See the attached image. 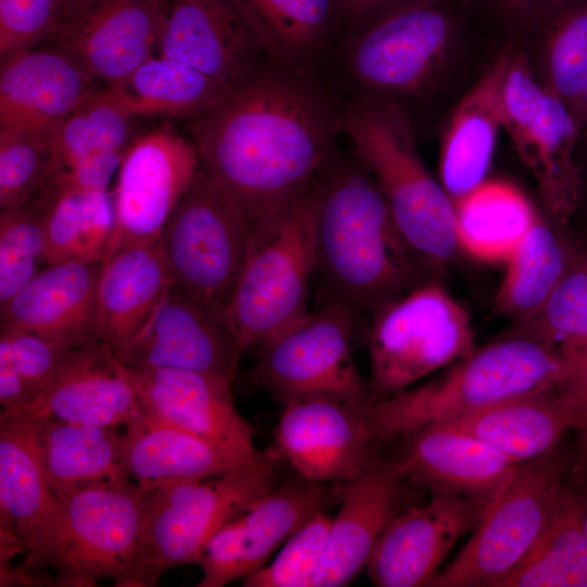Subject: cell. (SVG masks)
<instances>
[{
	"mask_svg": "<svg viewBox=\"0 0 587 587\" xmlns=\"http://www.w3.org/2000/svg\"><path fill=\"white\" fill-rule=\"evenodd\" d=\"M342 103L312 75L267 57L188 122L200 166L252 238L314 183L335 154Z\"/></svg>",
	"mask_w": 587,
	"mask_h": 587,
	"instance_id": "6da1fadb",
	"label": "cell"
},
{
	"mask_svg": "<svg viewBox=\"0 0 587 587\" xmlns=\"http://www.w3.org/2000/svg\"><path fill=\"white\" fill-rule=\"evenodd\" d=\"M311 199L324 299L363 317L428 280L378 185L353 154H334L312 184Z\"/></svg>",
	"mask_w": 587,
	"mask_h": 587,
	"instance_id": "7a4b0ae2",
	"label": "cell"
},
{
	"mask_svg": "<svg viewBox=\"0 0 587 587\" xmlns=\"http://www.w3.org/2000/svg\"><path fill=\"white\" fill-rule=\"evenodd\" d=\"M413 124L400 104L352 95L342 103L341 133L354 158L378 185L402 237L426 271L459 249L454 202L426 167Z\"/></svg>",
	"mask_w": 587,
	"mask_h": 587,
	"instance_id": "3957f363",
	"label": "cell"
},
{
	"mask_svg": "<svg viewBox=\"0 0 587 587\" xmlns=\"http://www.w3.org/2000/svg\"><path fill=\"white\" fill-rule=\"evenodd\" d=\"M566 372V360L555 347L519 329L475 348L432 382L371 402L366 413L380 447L429 424L560 388Z\"/></svg>",
	"mask_w": 587,
	"mask_h": 587,
	"instance_id": "277c9868",
	"label": "cell"
},
{
	"mask_svg": "<svg viewBox=\"0 0 587 587\" xmlns=\"http://www.w3.org/2000/svg\"><path fill=\"white\" fill-rule=\"evenodd\" d=\"M480 11L479 0H405L379 15L341 47L352 93L403 108L405 100L425 96Z\"/></svg>",
	"mask_w": 587,
	"mask_h": 587,
	"instance_id": "5b68a950",
	"label": "cell"
},
{
	"mask_svg": "<svg viewBox=\"0 0 587 587\" xmlns=\"http://www.w3.org/2000/svg\"><path fill=\"white\" fill-rule=\"evenodd\" d=\"M55 500L36 553L17 570L38 585L50 583L48 574L57 586H95L103 578L134 586L145 491L132 482L104 483Z\"/></svg>",
	"mask_w": 587,
	"mask_h": 587,
	"instance_id": "8992f818",
	"label": "cell"
},
{
	"mask_svg": "<svg viewBox=\"0 0 587 587\" xmlns=\"http://www.w3.org/2000/svg\"><path fill=\"white\" fill-rule=\"evenodd\" d=\"M275 455L263 452L257 462L221 475L178 479L143 490L134 586H155L165 571L195 564L217 530L277 484Z\"/></svg>",
	"mask_w": 587,
	"mask_h": 587,
	"instance_id": "52a82bcc",
	"label": "cell"
},
{
	"mask_svg": "<svg viewBox=\"0 0 587 587\" xmlns=\"http://www.w3.org/2000/svg\"><path fill=\"white\" fill-rule=\"evenodd\" d=\"M574 467V453L563 444L519 464L471 538L428 586L492 587L525 557L553 515L576 494Z\"/></svg>",
	"mask_w": 587,
	"mask_h": 587,
	"instance_id": "ba28073f",
	"label": "cell"
},
{
	"mask_svg": "<svg viewBox=\"0 0 587 587\" xmlns=\"http://www.w3.org/2000/svg\"><path fill=\"white\" fill-rule=\"evenodd\" d=\"M369 316L372 402L410 388L475 349L466 310L434 280L414 286Z\"/></svg>",
	"mask_w": 587,
	"mask_h": 587,
	"instance_id": "9c48e42d",
	"label": "cell"
},
{
	"mask_svg": "<svg viewBox=\"0 0 587 587\" xmlns=\"http://www.w3.org/2000/svg\"><path fill=\"white\" fill-rule=\"evenodd\" d=\"M311 187L252 246L227 308L242 351L298 323L315 272Z\"/></svg>",
	"mask_w": 587,
	"mask_h": 587,
	"instance_id": "30bf717a",
	"label": "cell"
},
{
	"mask_svg": "<svg viewBox=\"0 0 587 587\" xmlns=\"http://www.w3.org/2000/svg\"><path fill=\"white\" fill-rule=\"evenodd\" d=\"M361 320L348 307L324 299L319 311L257 349L253 383L282 405L310 398L371 403L369 383L351 352Z\"/></svg>",
	"mask_w": 587,
	"mask_h": 587,
	"instance_id": "8fae6325",
	"label": "cell"
},
{
	"mask_svg": "<svg viewBox=\"0 0 587 587\" xmlns=\"http://www.w3.org/2000/svg\"><path fill=\"white\" fill-rule=\"evenodd\" d=\"M172 286L227 314L252 235L221 187L199 166L159 239Z\"/></svg>",
	"mask_w": 587,
	"mask_h": 587,
	"instance_id": "7c38bea8",
	"label": "cell"
},
{
	"mask_svg": "<svg viewBox=\"0 0 587 587\" xmlns=\"http://www.w3.org/2000/svg\"><path fill=\"white\" fill-rule=\"evenodd\" d=\"M503 130L530 172L545 208L566 225L582 201V135L571 109L539 82L529 59L514 50L503 93Z\"/></svg>",
	"mask_w": 587,
	"mask_h": 587,
	"instance_id": "4fadbf2b",
	"label": "cell"
},
{
	"mask_svg": "<svg viewBox=\"0 0 587 587\" xmlns=\"http://www.w3.org/2000/svg\"><path fill=\"white\" fill-rule=\"evenodd\" d=\"M199 166L192 141L173 129L135 137L117 171L114 225L104 259L127 246L158 241Z\"/></svg>",
	"mask_w": 587,
	"mask_h": 587,
	"instance_id": "5bb4252c",
	"label": "cell"
},
{
	"mask_svg": "<svg viewBox=\"0 0 587 587\" xmlns=\"http://www.w3.org/2000/svg\"><path fill=\"white\" fill-rule=\"evenodd\" d=\"M333 497L326 484L297 477L276 484L208 541L196 563L198 587H224L266 564L275 549Z\"/></svg>",
	"mask_w": 587,
	"mask_h": 587,
	"instance_id": "9a60e30c",
	"label": "cell"
},
{
	"mask_svg": "<svg viewBox=\"0 0 587 587\" xmlns=\"http://www.w3.org/2000/svg\"><path fill=\"white\" fill-rule=\"evenodd\" d=\"M366 407L333 398L283 405L274 453L303 478L347 484L378 454Z\"/></svg>",
	"mask_w": 587,
	"mask_h": 587,
	"instance_id": "2e32d148",
	"label": "cell"
},
{
	"mask_svg": "<svg viewBox=\"0 0 587 587\" xmlns=\"http://www.w3.org/2000/svg\"><path fill=\"white\" fill-rule=\"evenodd\" d=\"M170 0H85L50 39L95 80L114 84L152 57Z\"/></svg>",
	"mask_w": 587,
	"mask_h": 587,
	"instance_id": "e0dca14e",
	"label": "cell"
},
{
	"mask_svg": "<svg viewBox=\"0 0 587 587\" xmlns=\"http://www.w3.org/2000/svg\"><path fill=\"white\" fill-rule=\"evenodd\" d=\"M242 353L226 313L172 286L117 359L130 367L191 371L233 382Z\"/></svg>",
	"mask_w": 587,
	"mask_h": 587,
	"instance_id": "ac0fdd59",
	"label": "cell"
},
{
	"mask_svg": "<svg viewBox=\"0 0 587 587\" xmlns=\"http://www.w3.org/2000/svg\"><path fill=\"white\" fill-rule=\"evenodd\" d=\"M160 55L201 71L226 91L272 55L235 0H170Z\"/></svg>",
	"mask_w": 587,
	"mask_h": 587,
	"instance_id": "d6986e66",
	"label": "cell"
},
{
	"mask_svg": "<svg viewBox=\"0 0 587 587\" xmlns=\"http://www.w3.org/2000/svg\"><path fill=\"white\" fill-rule=\"evenodd\" d=\"M124 366L146 411L204 438L243 464L261 458L253 429L234 402L232 380L191 371Z\"/></svg>",
	"mask_w": 587,
	"mask_h": 587,
	"instance_id": "ffe728a7",
	"label": "cell"
},
{
	"mask_svg": "<svg viewBox=\"0 0 587 587\" xmlns=\"http://www.w3.org/2000/svg\"><path fill=\"white\" fill-rule=\"evenodd\" d=\"M486 509L452 494L402 509L387 525L365 566L377 587L428 586L455 542Z\"/></svg>",
	"mask_w": 587,
	"mask_h": 587,
	"instance_id": "44dd1931",
	"label": "cell"
},
{
	"mask_svg": "<svg viewBox=\"0 0 587 587\" xmlns=\"http://www.w3.org/2000/svg\"><path fill=\"white\" fill-rule=\"evenodd\" d=\"M142 411L124 364L105 346L90 340L70 350L30 400L1 413L121 427Z\"/></svg>",
	"mask_w": 587,
	"mask_h": 587,
	"instance_id": "7402d4cb",
	"label": "cell"
},
{
	"mask_svg": "<svg viewBox=\"0 0 587 587\" xmlns=\"http://www.w3.org/2000/svg\"><path fill=\"white\" fill-rule=\"evenodd\" d=\"M402 440L400 452L391 460L407 480L430 494L464 497L486 510L521 464L446 423L426 425Z\"/></svg>",
	"mask_w": 587,
	"mask_h": 587,
	"instance_id": "603a6c76",
	"label": "cell"
},
{
	"mask_svg": "<svg viewBox=\"0 0 587 587\" xmlns=\"http://www.w3.org/2000/svg\"><path fill=\"white\" fill-rule=\"evenodd\" d=\"M95 82L57 48L21 49L1 58L0 132L51 138L60 121L95 96Z\"/></svg>",
	"mask_w": 587,
	"mask_h": 587,
	"instance_id": "cb8c5ba5",
	"label": "cell"
},
{
	"mask_svg": "<svg viewBox=\"0 0 587 587\" xmlns=\"http://www.w3.org/2000/svg\"><path fill=\"white\" fill-rule=\"evenodd\" d=\"M405 482L392 460L377 454L345 484L313 587L346 586L365 569L383 532L402 510Z\"/></svg>",
	"mask_w": 587,
	"mask_h": 587,
	"instance_id": "d4e9b609",
	"label": "cell"
},
{
	"mask_svg": "<svg viewBox=\"0 0 587 587\" xmlns=\"http://www.w3.org/2000/svg\"><path fill=\"white\" fill-rule=\"evenodd\" d=\"M171 287L159 240L111 253L96 287L92 339L117 357L143 330Z\"/></svg>",
	"mask_w": 587,
	"mask_h": 587,
	"instance_id": "484cf974",
	"label": "cell"
},
{
	"mask_svg": "<svg viewBox=\"0 0 587 587\" xmlns=\"http://www.w3.org/2000/svg\"><path fill=\"white\" fill-rule=\"evenodd\" d=\"M514 48L507 45L451 112L440 141L438 180L457 202L485 180L503 129L502 93Z\"/></svg>",
	"mask_w": 587,
	"mask_h": 587,
	"instance_id": "4316f807",
	"label": "cell"
},
{
	"mask_svg": "<svg viewBox=\"0 0 587 587\" xmlns=\"http://www.w3.org/2000/svg\"><path fill=\"white\" fill-rule=\"evenodd\" d=\"M103 260L46 265L0 305V328L34 332L70 347L93 340L95 292Z\"/></svg>",
	"mask_w": 587,
	"mask_h": 587,
	"instance_id": "83f0119b",
	"label": "cell"
},
{
	"mask_svg": "<svg viewBox=\"0 0 587 587\" xmlns=\"http://www.w3.org/2000/svg\"><path fill=\"white\" fill-rule=\"evenodd\" d=\"M55 507L34 420L24 413H0V536L22 548L18 565L33 559Z\"/></svg>",
	"mask_w": 587,
	"mask_h": 587,
	"instance_id": "f1b7e54d",
	"label": "cell"
},
{
	"mask_svg": "<svg viewBox=\"0 0 587 587\" xmlns=\"http://www.w3.org/2000/svg\"><path fill=\"white\" fill-rule=\"evenodd\" d=\"M460 428L523 463L554 450L571 430H584L582 417L555 388L501 401L439 422Z\"/></svg>",
	"mask_w": 587,
	"mask_h": 587,
	"instance_id": "f546056e",
	"label": "cell"
},
{
	"mask_svg": "<svg viewBox=\"0 0 587 587\" xmlns=\"http://www.w3.org/2000/svg\"><path fill=\"white\" fill-rule=\"evenodd\" d=\"M124 428V461L130 478L142 490L178 479L212 477L249 465L145 409Z\"/></svg>",
	"mask_w": 587,
	"mask_h": 587,
	"instance_id": "4dcf8cb0",
	"label": "cell"
},
{
	"mask_svg": "<svg viewBox=\"0 0 587 587\" xmlns=\"http://www.w3.org/2000/svg\"><path fill=\"white\" fill-rule=\"evenodd\" d=\"M30 417L48 485L55 499L97 484L132 482L123 454L124 432L120 426Z\"/></svg>",
	"mask_w": 587,
	"mask_h": 587,
	"instance_id": "1f68e13d",
	"label": "cell"
},
{
	"mask_svg": "<svg viewBox=\"0 0 587 587\" xmlns=\"http://www.w3.org/2000/svg\"><path fill=\"white\" fill-rule=\"evenodd\" d=\"M101 92L133 117L161 115L190 121L215 105L226 90L196 67L160 55Z\"/></svg>",
	"mask_w": 587,
	"mask_h": 587,
	"instance_id": "d6a6232c",
	"label": "cell"
},
{
	"mask_svg": "<svg viewBox=\"0 0 587 587\" xmlns=\"http://www.w3.org/2000/svg\"><path fill=\"white\" fill-rule=\"evenodd\" d=\"M42 216L46 265L103 260L113 232L112 195L42 185L29 202Z\"/></svg>",
	"mask_w": 587,
	"mask_h": 587,
	"instance_id": "836d02e7",
	"label": "cell"
},
{
	"mask_svg": "<svg viewBox=\"0 0 587 587\" xmlns=\"http://www.w3.org/2000/svg\"><path fill=\"white\" fill-rule=\"evenodd\" d=\"M460 250L487 262H505L538 216L512 184L487 179L454 202Z\"/></svg>",
	"mask_w": 587,
	"mask_h": 587,
	"instance_id": "e575fe53",
	"label": "cell"
},
{
	"mask_svg": "<svg viewBox=\"0 0 587 587\" xmlns=\"http://www.w3.org/2000/svg\"><path fill=\"white\" fill-rule=\"evenodd\" d=\"M574 252L555 226L538 217L504 262L496 311L521 323L533 319L564 276Z\"/></svg>",
	"mask_w": 587,
	"mask_h": 587,
	"instance_id": "d590c367",
	"label": "cell"
},
{
	"mask_svg": "<svg viewBox=\"0 0 587 587\" xmlns=\"http://www.w3.org/2000/svg\"><path fill=\"white\" fill-rule=\"evenodd\" d=\"M585 498L574 494L525 557L492 587H587Z\"/></svg>",
	"mask_w": 587,
	"mask_h": 587,
	"instance_id": "8d00e7d4",
	"label": "cell"
},
{
	"mask_svg": "<svg viewBox=\"0 0 587 587\" xmlns=\"http://www.w3.org/2000/svg\"><path fill=\"white\" fill-rule=\"evenodd\" d=\"M267 51L312 76L326 52L333 0H235ZM316 77V76H315Z\"/></svg>",
	"mask_w": 587,
	"mask_h": 587,
	"instance_id": "74e56055",
	"label": "cell"
},
{
	"mask_svg": "<svg viewBox=\"0 0 587 587\" xmlns=\"http://www.w3.org/2000/svg\"><path fill=\"white\" fill-rule=\"evenodd\" d=\"M524 36L539 47V82L572 111L587 89V0L562 1Z\"/></svg>",
	"mask_w": 587,
	"mask_h": 587,
	"instance_id": "f35d334b",
	"label": "cell"
},
{
	"mask_svg": "<svg viewBox=\"0 0 587 587\" xmlns=\"http://www.w3.org/2000/svg\"><path fill=\"white\" fill-rule=\"evenodd\" d=\"M133 121L98 90L54 126L48 173L92 153L126 150L134 140Z\"/></svg>",
	"mask_w": 587,
	"mask_h": 587,
	"instance_id": "ab89813d",
	"label": "cell"
},
{
	"mask_svg": "<svg viewBox=\"0 0 587 587\" xmlns=\"http://www.w3.org/2000/svg\"><path fill=\"white\" fill-rule=\"evenodd\" d=\"M530 333L561 353L587 341V252H574L572 261L544 307L522 323Z\"/></svg>",
	"mask_w": 587,
	"mask_h": 587,
	"instance_id": "60d3db41",
	"label": "cell"
},
{
	"mask_svg": "<svg viewBox=\"0 0 587 587\" xmlns=\"http://www.w3.org/2000/svg\"><path fill=\"white\" fill-rule=\"evenodd\" d=\"M45 234L41 213L30 203L0 213V305L41 270Z\"/></svg>",
	"mask_w": 587,
	"mask_h": 587,
	"instance_id": "b9f144b4",
	"label": "cell"
},
{
	"mask_svg": "<svg viewBox=\"0 0 587 587\" xmlns=\"http://www.w3.org/2000/svg\"><path fill=\"white\" fill-rule=\"evenodd\" d=\"M332 517L321 511L284 544L267 564L243 578L245 587H313L323 559Z\"/></svg>",
	"mask_w": 587,
	"mask_h": 587,
	"instance_id": "7bdbcfd3",
	"label": "cell"
},
{
	"mask_svg": "<svg viewBox=\"0 0 587 587\" xmlns=\"http://www.w3.org/2000/svg\"><path fill=\"white\" fill-rule=\"evenodd\" d=\"M50 137L0 132V208L17 210L30 202L50 166Z\"/></svg>",
	"mask_w": 587,
	"mask_h": 587,
	"instance_id": "ee69618b",
	"label": "cell"
},
{
	"mask_svg": "<svg viewBox=\"0 0 587 587\" xmlns=\"http://www.w3.org/2000/svg\"><path fill=\"white\" fill-rule=\"evenodd\" d=\"M73 348L34 332L0 329V353L10 359L33 397L52 377Z\"/></svg>",
	"mask_w": 587,
	"mask_h": 587,
	"instance_id": "f6af8a7d",
	"label": "cell"
},
{
	"mask_svg": "<svg viewBox=\"0 0 587 587\" xmlns=\"http://www.w3.org/2000/svg\"><path fill=\"white\" fill-rule=\"evenodd\" d=\"M58 22L57 0H0L1 58L49 40Z\"/></svg>",
	"mask_w": 587,
	"mask_h": 587,
	"instance_id": "bcb514c9",
	"label": "cell"
},
{
	"mask_svg": "<svg viewBox=\"0 0 587 587\" xmlns=\"http://www.w3.org/2000/svg\"><path fill=\"white\" fill-rule=\"evenodd\" d=\"M126 150L92 153L50 171L42 185L83 191H107ZM41 185V186H42Z\"/></svg>",
	"mask_w": 587,
	"mask_h": 587,
	"instance_id": "7dc6e473",
	"label": "cell"
},
{
	"mask_svg": "<svg viewBox=\"0 0 587 587\" xmlns=\"http://www.w3.org/2000/svg\"><path fill=\"white\" fill-rule=\"evenodd\" d=\"M564 0H479L484 13L508 32L524 36Z\"/></svg>",
	"mask_w": 587,
	"mask_h": 587,
	"instance_id": "c3c4849f",
	"label": "cell"
},
{
	"mask_svg": "<svg viewBox=\"0 0 587 587\" xmlns=\"http://www.w3.org/2000/svg\"><path fill=\"white\" fill-rule=\"evenodd\" d=\"M567 372L560 390L573 403L587 430V341L562 353Z\"/></svg>",
	"mask_w": 587,
	"mask_h": 587,
	"instance_id": "681fc988",
	"label": "cell"
},
{
	"mask_svg": "<svg viewBox=\"0 0 587 587\" xmlns=\"http://www.w3.org/2000/svg\"><path fill=\"white\" fill-rule=\"evenodd\" d=\"M405 0H336L342 12L361 27Z\"/></svg>",
	"mask_w": 587,
	"mask_h": 587,
	"instance_id": "f907efd6",
	"label": "cell"
},
{
	"mask_svg": "<svg viewBox=\"0 0 587 587\" xmlns=\"http://www.w3.org/2000/svg\"><path fill=\"white\" fill-rule=\"evenodd\" d=\"M572 112L578 124L582 138L587 136V89L576 102L572 109Z\"/></svg>",
	"mask_w": 587,
	"mask_h": 587,
	"instance_id": "816d5d0a",
	"label": "cell"
},
{
	"mask_svg": "<svg viewBox=\"0 0 587 587\" xmlns=\"http://www.w3.org/2000/svg\"><path fill=\"white\" fill-rule=\"evenodd\" d=\"M83 1L85 0H57L58 10H59V21Z\"/></svg>",
	"mask_w": 587,
	"mask_h": 587,
	"instance_id": "f5cc1de1",
	"label": "cell"
},
{
	"mask_svg": "<svg viewBox=\"0 0 587 587\" xmlns=\"http://www.w3.org/2000/svg\"><path fill=\"white\" fill-rule=\"evenodd\" d=\"M580 142L585 143L584 163L579 161L580 167H582V180H583L582 198H583V196H587V136L583 137Z\"/></svg>",
	"mask_w": 587,
	"mask_h": 587,
	"instance_id": "db71d44e",
	"label": "cell"
},
{
	"mask_svg": "<svg viewBox=\"0 0 587 587\" xmlns=\"http://www.w3.org/2000/svg\"><path fill=\"white\" fill-rule=\"evenodd\" d=\"M584 528L587 537V497L585 498Z\"/></svg>",
	"mask_w": 587,
	"mask_h": 587,
	"instance_id": "11a10c76",
	"label": "cell"
}]
</instances>
